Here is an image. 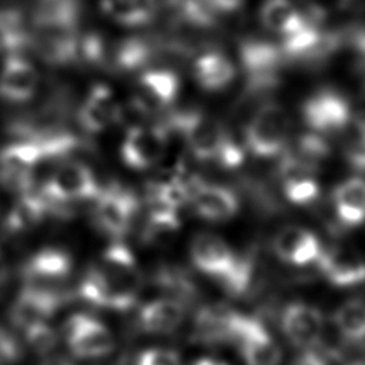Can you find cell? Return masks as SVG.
<instances>
[{"label":"cell","mask_w":365,"mask_h":365,"mask_svg":"<svg viewBox=\"0 0 365 365\" xmlns=\"http://www.w3.org/2000/svg\"><path fill=\"white\" fill-rule=\"evenodd\" d=\"M275 255L294 267H305L318 259L322 247L315 234L299 225H288L272 240Z\"/></svg>","instance_id":"d6986e66"},{"label":"cell","mask_w":365,"mask_h":365,"mask_svg":"<svg viewBox=\"0 0 365 365\" xmlns=\"http://www.w3.org/2000/svg\"><path fill=\"white\" fill-rule=\"evenodd\" d=\"M185 319V305L182 301L165 297L157 298L138 312V325L144 332L154 335H168L177 331Z\"/></svg>","instance_id":"603a6c76"},{"label":"cell","mask_w":365,"mask_h":365,"mask_svg":"<svg viewBox=\"0 0 365 365\" xmlns=\"http://www.w3.org/2000/svg\"><path fill=\"white\" fill-rule=\"evenodd\" d=\"M302 117L311 131L318 134L345 130L351 121L346 100L332 90H321L311 96L304 103Z\"/></svg>","instance_id":"7c38bea8"},{"label":"cell","mask_w":365,"mask_h":365,"mask_svg":"<svg viewBox=\"0 0 365 365\" xmlns=\"http://www.w3.org/2000/svg\"><path fill=\"white\" fill-rule=\"evenodd\" d=\"M281 188L288 201L304 205L319 195L315 167L298 155H285L279 167Z\"/></svg>","instance_id":"ffe728a7"},{"label":"cell","mask_w":365,"mask_h":365,"mask_svg":"<svg viewBox=\"0 0 365 365\" xmlns=\"http://www.w3.org/2000/svg\"><path fill=\"white\" fill-rule=\"evenodd\" d=\"M299 154H297L304 161L315 165L319 160H324L329 154V147L327 141L318 135V133L314 134H305L299 140Z\"/></svg>","instance_id":"d6a6232c"},{"label":"cell","mask_w":365,"mask_h":365,"mask_svg":"<svg viewBox=\"0 0 365 365\" xmlns=\"http://www.w3.org/2000/svg\"><path fill=\"white\" fill-rule=\"evenodd\" d=\"M143 274L133 251L114 241L86 271L78 284V295L94 307L127 311L140 294Z\"/></svg>","instance_id":"6da1fadb"},{"label":"cell","mask_w":365,"mask_h":365,"mask_svg":"<svg viewBox=\"0 0 365 365\" xmlns=\"http://www.w3.org/2000/svg\"><path fill=\"white\" fill-rule=\"evenodd\" d=\"M73 259L61 248L44 247L27 258L21 274L26 285L57 288L71 272Z\"/></svg>","instance_id":"5bb4252c"},{"label":"cell","mask_w":365,"mask_h":365,"mask_svg":"<svg viewBox=\"0 0 365 365\" xmlns=\"http://www.w3.org/2000/svg\"><path fill=\"white\" fill-rule=\"evenodd\" d=\"M281 329L285 338L297 348H315L324 335L322 312L307 302H289L281 314Z\"/></svg>","instance_id":"4fadbf2b"},{"label":"cell","mask_w":365,"mask_h":365,"mask_svg":"<svg viewBox=\"0 0 365 365\" xmlns=\"http://www.w3.org/2000/svg\"><path fill=\"white\" fill-rule=\"evenodd\" d=\"M292 365H328V361L325 359L324 354L315 351V348H311L302 349V352L295 358Z\"/></svg>","instance_id":"d590c367"},{"label":"cell","mask_w":365,"mask_h":365,"mask_svg":"<svg viewBox=\"0 0 365 365\" xmlns=\"http://www.w3.org/2000/svg\"><path fill=\"white\" fill-rule=\"evenodd\" d=\"M170 130L163 124L133 125L120 147L121 160L134 170H147L163 160L168 147Z\"/></svg>","instance_id":"30bf717a"},{"label":"cell","mask_w":365,"mask_h":365,"mask_svg":"<svg viewBox=\"0 0 365 365\" xmlns=\"http://www.w3.org/2000/svg\"><path fill=\"white\" fill-rule=\"evenodd\" d=\"M64 295L57 288L24 285L10 308V321L21 331L47 322L63 305Z\"/></svg>","instance_id":"8fae6325"},{"label":"cell","mask_w":365,"mask_h":365,"mask_svg":"<svg viewBox=\"0 0 365 365\" xmlns=\"http://www.w3.org/2000/svg\"><path fill=\"white\" fill-rule=\"evenodd\" d=\"M138 210L135 195L120 185L101 188L94 200V221L107 235L120 238L131 228Z\"/></svg>","instance_id":"9c48e42d"},{"label":"cell","mask_w":365,"mask_h":365,"mask_svg":"<svg viewBox=\"0 0 365 365\" xmlns=\"http://www.w3.org/2000/svg\"><path fill=\"white\" fill-rule=\"evenodd\" d=\"M26 342L38 356H48L57 346L58 336L47 322L33 325L23 331Z\"/></svg>","instance_id":"1f68e13d"},{"label":"cell","mask_w":365,"mask_h":365,"mask_svg":"<svg viewBox=\"0 0 365 365\" xmlns=\"http://www.w3.org/2000/svg\"><path fill=\"white\" fill-rule=\"evenodd\" d=\"M259 19L265 29L279 34L282 38L297 33L308 23V17L291 0H264Z\"/></svg>","instance_id":"4316f807"},{"label":"cell","mask_w":365,"mask_h":365,"mask_svg":"<svg viewBox=\"0 0 365 365\" xmlns=\"http://www.w3.org/2000/svg\"><path fill=\"white\" fill-rule=\"evenodd\" d=\"M140 1H143L144 4H147V6L153 7V9H155V0H140Z\"/></svg>","instance_id":"ab89813d"},{"label":"cell","mask_w":365,"mask_h":365,"mask_svg":"<svg viewBox=\"0 0 365 365\" xmlns=\"http://www.w3.org/2000/svg\"><path fill=\"white\" fill-rule=\"evenodd\" d=\"M195 214L211 222L231 220L240 210L238 197L230 188L200 178L190 200Z\"/></svg>","instance_id":"44dd1931"},{"label":"cell","mask_w":365,"mask_h":365,"mask_svg":"<svg viewBox=\"0 0 365 365\" xmlns=\"http://www.w3.org/2000/svg\"><path fill=\"white\" fill-rule=\"evenodd\" d=\"M100 190L94 173L80 161H66L58 165L41 188L54 204L96 200Z\"/></svg>","instance_id":"ba28073f"},{"label":"cell","mask_w":365,"mask_h":365,"mask_svg":"<svg viewBox=\"0 0 365 365\" xmlns=\"http://www.w3.org/2000/svg\"><path fill=\"white\" fill-rule=\"evenodd\" d=\"M346 365H365V362L364 361H352V362H349Z\"/></svg>","instance_id":"60d3db41"},{"label":"cell","mask_w":365,"mask_h":365,"mask_svg":"<svg viewBox=\"0 0 365 365\" xmlns=\"http://www.w3.org/2000/svg\"><path fill=\"white\" fill-rule=\"evenodd\" d=\"M100 7L108 19L124 27L144 26L155 11L140 0H100Z\"/></svg>","instance_id":"f1b7e54d"},{"label":"cell","mask_w":365,"mask_h":365,"mask_svg":"<svg viewBox=\"0 0 365 365\" xmlns=\"http://www.w3.org/2000/svg\"><path fill=\"white\" fill-rule=\"evenodd\" d=\"M317 264L332 285L354 287L365 281V258L355 248L345 245L322 248Z\"/></svg>","instance_id":"9a60e30c"},{"label":"cell","mask_w":365,"mask_h":365,"mask_svg":"<svg viewBox=\"0 0 365 365\" xmlns=\"http://www.w3.org/2000/svg\"><path fill=\"white\" fill-rule=\"evenodd\" d=\"M240 56L252 87H267L277 81L281 51L275 46L264 40H247L241 46Z\"/></svg>","instance_id":"7402d4cb"},{"label":"cell","mask_w":365,"mask_h":365,"mask_svg":"<svg viewBox=\"0 0 365 365\" xmlns=\"http://www.w3.org/2000/svg\"><path fill=\"white\" fill-rule=\"evenodd\" d=\"M334 211L339 222L354 227L365 222V180L349 178L334 190Z\"/></svg>","instance_id":"d4e9b609"},{"label":"cell","mask_w":365,"mask_h":365,"mask_svg":"<svg viewBox=\"0 0 365 365\" xmlns=\"http://www.w3.org/2000/svg\"><path fill=\"white\" fill-rule=\"evenodd\" d=\"M178 17L194 26H210L215 11L210 0H167Z\"/></svg>","instance_id":"f546056e"},{"label":"cell","mask_w":365,"mask_h":365,"mask_svg":"<svg viewBox=\"0 0 365 365\" xmlns=\"http://www.w3.org/2000/svg\"><path fill=\"white\" fill-rule=\"evenodd\" d=\"M237 311L224 305H210L198 311L194 321V338L205 344L231 342Z\"/></svg>","instance_id":"cb8c5ba5"},{"label":"cell","mask_w":365,"mask_h":365,"mask_svg":"<svg viewBox=\"0 0 365 365\" xmlns=\"http://www.w3.org/2000/svg\"><path fill=\"white\" fill-rule=\"evenodd\" d=\"M135 365H182L177 352L164 348H150L140 354Z\"/></svg>","instance_id":"836d02e7"},{"label":"cell","mask_w":365,"mask_h":365,"mask_svg":"<svg viewBox=\"0 0 365 365\" xmlns=\"http://www.w3.org/2000/svg\"><path fill=\"white\" fill-rule=\"evenodd\" d=\"M7 278H9V269H7V264H6V259L3 257V254L0 252V291L3 289V287L6 285L7 282Z\"/></svg>","instance_id":"f35d334b"},{"label":"cell","mask_w":365,"mask_h":365,"mask_svg":"<svg viewBox=\"0 0 365 365\" xmlns=\"http://www.w3.org/2000/svg\"><path fill=\"white\" fill-rule=\"evenodd\" d=\"M245 0H210L215 13H234L242 7Z\"/></svg>","instance_id":"8d00e7d4"},{"label":"cell","mask_w":365,"mask_h":365,"mask_svg":"<svg viewBox=\"0 0 365 365\" xmlns=\"http://www.w3.org/2000/svg\"><path fill=\"white\" fill-rule=\"evenodd\" d=\"M194 77L204 90L220 91L228 87L235 78V66L225 54L207 51L195 60Z\"/></svg>","instance_id":"484cf974"},{"label":"cell","mask_w":365,"mask_h":365,"mask_svg":"<svg viewBox=\"0 0 365 365\" xmlns=\"http://www.w3.org/2000/svg\"><path fill=\"white\" fill-rule=\"evenodd\" d=\"M231 344L247 365H279L281 349L268 328L255 317L237 312L232 322Z\"/></svg>","instance_id":"8992f818"},{"label":"cell","mask_w":365,"mask_h":365,"mask_svg":"<svg viewBox=\"0 0 365 365\" xmlns=\"http://www.w3.org/2000/svg\"><path fill=\"white\" fill-rule=\"evenodd\" d=\"M191 365H230L227 364L224 359L221 358H217V356H201V358H197Z\"/></svg>","instance_id":"74e56055"},{"label":"cell","mask_w":365,"mask_h":365,"mask_svg":"<svg viewBox=\"0 0 365 365\" xmlns=\"http://www.w3.org/2000/svg\"><path fill=\"white\" fill-rule=\"evenodd\" d=\"M74 137L53 134L11 143L0 150V184L19 194L31 188L34 170L46 160L68 153Z\"/></svg>","instance_id":"3957f363"},{"label":"cell","mask_w":365,"mask_h":365,"mask_svg":"<svg viewBox=\"0 0 365 365\" xmlns=\"http://www.w3.org/2000/svg\"><path fill=\"white\" fill-rule=\"evenodd\" d=\"M288 128L289 121L284 107L267 103L254 113L245 127V148L259 158L275 157L285 147Z\"/></svg>","instance_id":"5b68a950"},{"label":"cell","mask_w":365,"mask_h":365,"mask_svg":"<svg viewBox=\"0 0 365 365\" xmlns=\"http://www.w3.org/2000/svg\"><path fill=\"white\" fill-rule=\"evenodd\" d=\"M180 78L165 68L144 71L135 83L134 104L144 113L170 106L180 93Z\"/></svg>","instance_id":"e0dca14e"},{"label":"cell","mask_w":365,"mask_h":365,"mask_svg":"<svg viewBox=\"0 0 365 365\" xmlns=\"http://www.w3.org/2000/svg\"><path fill=\"white\" fill-rule=\"evenodd\" d=\"M332 319L339 336L345 341L361 342L365 339V301H345L335 309Z\"/></svg>","instance_id":"83f0119b"},{"label":"cell","mask_w":365,"mask_h":365,"mask_svg":"<svg viewBox=\"0 0 365 365\" xmlns=\"http://www.w3.org/2000/svg\"><path fill=\"white\" fill-rule=\"evenodd\" d=\"M344 154L352 168L365 171V120H358L351 127L348 125Z\"/></svg>","instance_id":"4dcf8cb0"},{"label":"cell","mask_w":365,"mask_h":365,"mask_svg":"<svg viewBox=\"0 0 365 365\" xmlns=\"http://www.w3.org/2000/svg\"><path fill=\"white\" fill-rule=\"evenodd\" d=\"M71 354L80 359H98L114 349L111 331L96 317L88 314L71 315L63 329Z\"/></svg>","instance_id":"52a82bcc"},{"label":"cell","mask_w":365,"mask_h":365,"mask_svg":"<svg viewBox=\"0 0 365 365\" xmlns=\"http://www.w3.org/2000/svg\"><path fill=\"white\" fill-rule=\"evenodd\" d=\"M168 130H175L182 137L188 151L198 161H218L228 137L218 121L197 110L173 115Z\"/></svg>","instance_id":"277c9868"},{"label":"cell","mask_w":365,"mask_h":365,"mask_svg":"<svg viewBox=\"0 0 365 365\" xmlns=\"http://www.w3.org/2000/svg\"><path fill=\"white\" fill-rule=\"evenodd\" d=\"M120 114L121 107L114 91L108 86L97 83L90 87L78 108V123L84 131L97 134L113 127Z\"/></svg>","instance_id":"2e32d148"},{"label":"cell","mask_w":365,"mask_h":365,"mask_svg":"<svg viewBox=\"0 0 365 365\" xmlns=\"http://www.w3.org/2000/svg\"><path fill=\"white\" fill-rule=\"evenodd\" d=\"M190 259L200 272L220 281L231 295H242L251 285L254 275L252 261L238 255L217 234L198 232L194 235L190 242Z\"/></svg>","instance_id":"7a4b0ae2"},{"label":"cell","mask_w":365,"mask_h":365,"mask_svg":"<svg viewBox=\"0 0 365 365\" xmlns=\"http://www.w3.org/2000/svg\"><path fill=\"white\" fill-rule=\"evenodd\" d=\"M21 345L17 336L3 324H0V359L6 362H16L21 356Z\"/></svg>","instance_id":"e575fe53"},{"label":"cell","mask_w":365,"mask_h":365,"mask_svg":"<svg viewBox=\"0 0 365 365\" xmlns=\"http://www.w3.org/2000/svg\"><path fill=\"white\" fill-rule=\"evenodd\" d=\"M38 74L21 53H9L0 68V98L11 103L30 100L37 90Z\"/></svg>","instance_id":"ac0fdd59"}]
</instances>
